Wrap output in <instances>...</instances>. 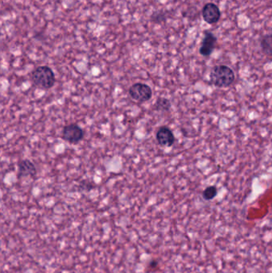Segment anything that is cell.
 <instances>
[{
	"instance_id": "obj_5",
	"label": "cell",
	"mask_w": 272,
	"mask_h": 273,
	"mask_svg": "<svg viewBox=\"0 0 272 273\" xmlns=\"http://www.w3.org/2000/svg\"><path fill=\"white\" fill-rule=\"evenodd\" d=\"M202 17L208 24H215L220 21L221 12L217 5L208 2L204 5L202 9Z\"/></svg>"
},
{
	"instance_id": "obj_9",
	"label": "cell",
	"mask_w": 272,
	"mask_h": 273,
	"mask_svg": "<svg viewBox=\"0 0 272 273\" xmlns=\"http://www.w3.org/2000/svg\"><path fill=\"white\" fill-rule=\"evenodd\" d=\"M260 46L264 54L272 56V34H265L261 38Z\"/></svg>"
},
{
	"instance_id": "obj_15",
	"label": "cell",
	"mask_w": 272,
	"mask_h": 273,
	"mask_svg": "<svg viewBox=\"0 0 272 273\" xmlns=\"http://www.w3.org/2000/svg\"></svg>"
},
{
	"instance_id": "obj_13",
	"label": "cell",
	"mask_w": 272,
	"mask_h": 273,
	"mask_svg": "<svg viewBox=\"0 0 272 273\" xmlns=\"http://www.w3.org/2000/svg\"><path fill=\"white\" fill-rule=\"evenodd\" d=\"M86 181H83V182L81 183L80 188H82L83 190L86 189V190L89 191L90 189H93V185H91L90 183H87V185H86Z\"/></svg>"
},
{
	"instance_id": "obj_12",
	"label": "cell",
	"mask_w": 272,
	"mask_h": 273,
	"mask_svg": "<svg viewBox=\"0 0 272 273\" xmlns=\"http://www.w3.org/2000/svg\"><path fill=\"white\" fill-rule=\"evenodd\" d=\"M151 21L154 23H161L166 20V14L162 11H155L150 17Z\"/></svg>"
},
{
	"instance_id": "obj_11",
	"label": "cell",
	"mask_w": 272,
	"mask_h": 273,
	"mask_svg": "<svg viewBox=\"0 0 272 273\" xmlns=\"http://www.w3.org/2000/svg\"><path fill=\"white\" fill-rule=\"evenodd\" d=\"M217 188L215 185H210L203 191L202 197L205 201H212L217 196Z\"/></svg>"
},
{
	"instance_id": "obj_7",
	"label": "cell",
	"mask_w": 272,
	"mask_h": 273,
	"mask_svg": "<svg viewBox=\"0 0 272 273\" xmlns=\"http://www.w3.org/2000/svg\"><path fill=\"white\" fill-rule=\"evenodd\" d=\"M216 42H217V38L216 35L213 33L206 30L204 32V38L201 42L199 52L202 56H210L216 47Z\"/></svg>"
},
{
	"instance_id": "obj_6",
	"label": "cell",
	"mask_w": 272,
	"mask_h": 273,
	"mask_svg": "<svg viewBox=\"0 0 272 273\" xmlns=\"http://www.w3.org/2000/svg\"><path fill=\"white\" fill-rule=\"evenodd\" d=\"M156 141L160 146L171 147L174 145L176 137L174 134L168 127H160L156 134Z\"/></svg>"
},
{
	"instance_id": "obj_3",
	"label": "cell",
	"mask_w": 272,
	"mask_h": 273,
	"mask_svg": "<svg viewBox=\"0 0 272 273\" xmlns=\"http://www.w3.org/2000/svg\"><path fill=\"white\" fill-rule=\"evenodd\" d=\"M85 132L76 123L66 125L62 131V138L70 144H78L84 138Z\"/></svg>"
},
{
	"instance_id": "obj_2",
	"label": "cell",
	"mask_w": 272,
	"mask_h": 273,
	"mask_svg": "<svg viewBox=\"0 0 272 273\" xmlns=\"http://www.w3.org/2000/svg\"><path fill=\"white\" fill-rule=\"evenodd\" d=\"M31 81L38 89L49 90L54 87L56 79L52 69L47 66H40L31 73Z\"/></svg>"
},
{
	"instance_id": "obj_1",
	"label": "cell",
	"mask_w": 272,
	"mask_h": 273,
	"mask_svg": "<svg viewBox=\"0 0 272 273\" xmlns=\"http://www.w3.org/2000/svg\"><path fill=\"white\" fill-rule=\"evenodd\" d=\"M235 79L234 71L225 65L215 66L210 72L211 83L219 88L230 87L234 83Z\"/></svg>"
},
{
	"instance_id": "obj_4",
	"label": "cell",
	"mask_w": 272,
	"mask_h": 273,
	"mask_svg": "<svg viewBox=\"0 0 272 273\" xmlns=\"http://www.w3.org/2000/svg\"><path fill=\"white\" fill-rule=\"evenodd\" d=\"M129 95L138 103H145L152 98V88L145 83H134L129 89Z\"/></svg>"
},
{
	"instance_id": "obj_10",
	"label": "cell",
	"mask_w": 272,
	"mask_h": 273,
	"mask_svg": "<svg viewBox=\"0 0 272 273\" xmlns=\"http://www.w3.org/2000/svg\"><path fill=\"white\" fill-rule=\"evenodd\" d=\"M171 102L169 99L164 98V97H159L156 99V103L154 104V110L156 111H160V112H167L170 111Z\"/></svg>"
},
{
	"instance_id": "obj_8",
	"label": "cell",
	"mask_w": 272,
	"mask_h": 273,
	"mask_svg": "<svg viewBox=\"0 0 272 273\" xmlns=\"http://www.w3.org/2000/svg\"><path fill=\"white\" fill-rule=\"evenodd\" d=\"M18 176L22 177H34L37 173L35 165L28 159H24L18 164Z\"/></svg>"
},
{
	"instance_id": "obj_14",
	"label": "cell",
	"mask_w": 272,
	"mask_h": 273,
	"mask_svg": "<svg viewBox=\"0 0 272 273\" xmlns=\"http://www.w3.org/2000/svg\"><path fill=\"white\" fill-rule=\"evenodd\" d=\"M157 266V262L156 261H152L150 265V268H156Z\"/></svg>"
}]
</instances>
